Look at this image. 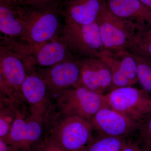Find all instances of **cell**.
<instances>
[{"label": "cell", "mask_w": 151, "mask_h": 151, "mask_svg": "<svg viewBox=\"0 0 151 151\" xmlns=\"http://www.w3.org/2000/svg\"><path fill=\"white\" fill-rule=\"evenodd\" d=\"M137 132L139 143L145 144L151 141V116L141 122Z\"/></svg>", "instance_id": "cell-22"}, {"label": "cell", "mask_w": 151, "mask_h": 151, "mask_svg": "<svg viewBox=\"0 0 151 151\" xmlns=\"http://www.w3.org/2000/svg\"><path fill=\"white\" fill-rule=\"evenodd\" d=\"M55 1H57L60 2L61 3L62 1L63 0H55Z\"/></svg>", "instance_id": "cell-30"}, {"label": "cell", "mask_w": 151, "mask_h": 151, "mask_svg": "<svg viewBox=\"0 0 151 151\" xmlns=\"http://www.w3.org/2000/svg\"><path fill=\"white\" fill-rule=\"evenodd\" d=\"M147 92L125 86L111 90L103 96L109 108L141 123L151 116V98Z\"/></svg>", "instance_id": "cell-6"}, {"label": "cell", "mask_w": 151, "mask_h": 151, "mask_svg": "<svg viewBox=\"0 0 151 151\" xmlns=\"http://www.w3.org/2000/svg\"><path fill=\"white\" fill-rule=\"evenodd\" d=\"M114 55L119 61L121 70L129 81L131 85L139 82L137 65L133 54L126 51Z\"/></svg>", "instance_id": "cell-18"}, {"label": "cell", "mask_w": 151, "mask_h": 151, "mask_svg": "<svg viewBox=\"0 0 151 151\" xmlns=\"http://www.w3.org/2000/svg\"><path fill=\"white\" fill-rule=\"evenodd\" d=\"M81 78L79 86L100 94L110 91L112 74L109 65L103 60L88 58L80 60Z\"/></svg>", "instance_id": "cell-9"}, {"label": "cell", "mask_w": 151, "mask_h": 151, "mask_svg": "<svg viewBox=\"0 0 151 151\" xmlns=\"http://www.w3.org/2000/svg\"><path fill=\"white\" fill-rule=\"evenodd\" d=\"M146 146V150L150 151L151 150V141L145 143Z\"/></svg>", "instance_id": "cell-29"}, {"label": "cell", "mask_w": 151, "mask_h": 151, "mask_svg": "<svg viewBox=\"0 0 151 151\" xmlns=\"http://www.w3.org/2000/svg\"><path fill=\"white\" fill-rule=\"evenodd\" d=\"M41 151H63L50 138H47Z\"/></svg>", "instance_id": "cell-23"}, {"label": "cell", "mask_w": 151, "mask_h": 151, "mask_svg": "<svg viewBox=\"0 0 151 151\" xmlns=\"http://www.w3.org/2000/svg\"><path fill=\"white\" fill-rule=\"evenodd\" d=\"M101 59L104 60L111 68L112 84L110 91L121 87L132 86L129 81L121 70L119 61L115 55L107 51Z\"/></svg>", "instance_id": "cell-17"}, {"label": "cell", "mask_w": 151, "mask_h": 151, "mask_svg": "<svg viewBox=\"0 0 151 151\" xmlns=\"http://www.w3.org/2000/svg\"><path fill=\"white\" fill-rule=\"evenodd\" d=\"M56 107L58 113L63 115L79 116L90 121L100 109L108 106L103 94L78 86L67 89L60 94Z\"/></svg>", "instance_id": "cell-5"}, {"label": "cell", "mask_w": 151, "mask_h": 151, "mask_svg": "<svg viewBox=\"0 0 151 151\" xmlns=\"http://www.w3.org/2000/svg\"><path fill=\"white\" fill-rule=\"evenodd\" d=\"M63 151H65L64 150H63Z\"/></svg>", "instance_id": "cell-31"}, {"label": "cell", "mask_w": 151, "mask_h": 151, "mask_svg": "<svg viewBox=\"0 0 151 151\" xmlns=\"http://www.w3.org/2000/svg\"><path fill=\"white\" fill-rule=\"evenodd\" d=\"M99 134L125 138L137 132L141 123L109 107L102 108L90 120Z\"/></svg>", "instance_id": "cell-8"}, {"label": "cell", "mask_w": 151, "mask_h": 151, "mask_svg": "<svg viewBox=\"0 0 151 151\" xmlns=\"http://www.w3.org/2000/svg\"><path fill=\"white\" fill-rule=\"evenodd\" d=\"M20 150L15 148L9 145L5 141L0 139V151H19Z\"/></svg>", "instance_id": "cell-25"}, {"label": "cell", "mask_w": 151, "mask_h": 151, "mask_svg": "<svg viewBox=\"0 0 151 151\" xmlns=\"http://www.w3.org/2000/svg\"><path fill=\"white\" fill-rule=\"evenodd\" d=\"M133 55L137 65L138 81L144 90L151 92V58Z\"/></svg>", "instance_id": "cell-20"}, {"label": "cell", "mask_w": 151, "mask_h": 151, "mask_svg": "<svg viewBox=\"0 0 151 151\" xmlns=\"http://www.w3.org/2000/svg\"><path fill=\"white\" fill-rule=\"evenodd\" d=\"M16 105L1 103L0 139L5 140L9 134L16 115Z\"/></svg>", "instance_id": "cell-19"}, {"label": "cell", "mask_w": 151, "mask_h": 151, "mask_svg": "<svg viewBox=\"0 0 151 151\" xmlns=\"http://www.w3.org/2000/svg\"><path fill=\"white\" fill-rule=\"evenodd\" d=\"M21 92L24 101L29 106L31 113L46 118L52 106L46 85L35 70L27 71Z\"/></svg>", "instance_id": "cell-11"}, {"label": "cell", "mask_w": 151, "mask_h": 151, "mask_svg": "<svg viewBox=\"0 0 151 151\" xmlns=\"http://www.w3.org/2000/svg\"><path fill=\"white\" fill-rule=\"evenodd\" d=\"M139 142H134L129 141L122 151H148L143 150L139 147Z\"/></svg>", "instance_id": "cell-24"}, {"label": "cell", "mask_w": 151, "mask_h": 151, "mask_svg": "<svg viewBox=\"0 0 151 151\" xmlns=\"http://www.w3.org/2000/svg\"><path fill=\"white\" fill-rule=\"evenodd\" d=\"M139 1L144 5L151 9V0H139Z\"/></svg>", "instance_id": "cell-28"}, {"label": "cell", "mask_w": 151, "mask_h": 151, "mask_svg": "<svg viewBox=\"0 0 151 151\" xmlns=\"http://www.w3.org/2000/svg\"><path fill=\"white\" fill-rule=\"evenodd\" d=\"M106 6L119 17L129 20L139 26L142 32L151 27V9L139 0H105Z\"/></svg>", "instance_id": "cell-13"}, {"label": "cell", "mask_w": 151, "mask_h": 151, "mask_svg": "<svg viewBox=\"0 0 151 151\" xmlns=\"http://www.w3.org/2000/svg\"><path fill=\"white\" fill-rule=\"evenodd\" d=\"M105 48L113 54L127 51L128 47L142 32L134 22L119 17L105 6L97 19Z\"/></svg>", "instance_id": "cell-4"}, {"label": "cell", "mask_w": 151, "mask_h": 151, "mask_svg": "<svg viewBox=\"0 0 151 151\" xmlns=\"http://www.w3.org/2000/svg\"><path fill=\"white\" fill-rule=\"evenodd\" d=\"M58 38L78 59H101L107 51L101 39L97 21L88 24L64 22Z\"/></svg>", "instance_id": "cell-3"}, {"label": "cell", "mask_w": 151, "mask_h": 151, "mask_svg": "<svg viewBox=\"0 0 151 151\" xmlns=\"http://www.w3.org/2000/svg\"><path fill=\"white\" fill-rule=\"evenodd\" d=\"M138 35L142 37L151 38V27L144 31L140 32Z\"/></svg>", "instance_id": "cell-27"}, {"label": "cell", "mask_w": 151, "mask_h": 151, "mask_svg": "<svg viewBox=\"0 0 151 151\" xmlns=\"http://www.w3.org/2000/svg\"><path fill=\"white\" fill-rule=\"evenodd\" d=\"M27 74L26 65L22 57L1 45L0 78L13 91L22 102L24 101L22 86Z\"/></svg>", "instance_id": "cell-10"}, {"label": "cell", "mask_w": 151, "mask_h": 151, "mask_svg": "<svg viewBox=\"0 0 151 151\" xmlns=\"http://www.w3.org/2000/svg\"><path fill=\"white\" fill-rule=\"evenodd\" d=\"M80 60L73 58L36 70L46 85L49 94L58 97L63 91L79 86Z\"/></svg>", "instance_id": "cell-7"}, {"label": "cell", "mask_w": 151, "mask_h": 151, "mask_svg": "<svg viewBox=\"0 0 151 151\" xmlns=\"http://www.w3.org/2000/svg\"><path fill=\"white\" fill-rule=\"evenodd\" d=\"M33 56L35 65L44 68L50 67L70 58H77L58 37L35 47Z\"/></svg>", "instance_id": "cell-15"}, {"label": "cell", "mask_w": 151, "mask_h": 151, "mask_svg": "<svg viewBox=\"0 0 151 151\" xmlns=\"http://www.w3.org/2000/svg\"><path fill=\"white\" fill-rule=\"evenodd\" d=\"M127 142L125 138L98 134L92 137L83 151H122Z\"/></svg>", "instance_id": "cell-16"}, {"label": "cell", "mask_w": 151, "mask_h": 151, "mask_svg": "<svg viewBox=\"0 0 151 151\" xmlns=\"http://www.w3.org/2000/svg\"><path fill=\"white\" fill-rule=\"evenodd\" d=\"M64 22L88 24L97 21L106 6L105 0H63L61 2Z\"/></svg>", "instance_id": "cell-12"}, {"label": "cell", "mask_w": 151, "mask_h": 151, "mask_svg": "<svg viewBox=\"0 0 151 151\" xmlns=\"http://www.w3.org/2000/svg\"><path fill=\"white\" fill-rule=\"evenodd\" d=\"M127 51L135 55L151 58V38L142 37L138 35Z\"/></svg>", "instance_id": "cell-21"}, {"label": "cell", "mask_w": 151, "mask_h": 151, "mask_svg": "<svg viewBox=\"0 0 151 151\" xmlns=\"http://www.w3.org/2000/svg\"><path fill=\"white\" fill-rule=\"evenodd\" d=\"M17 4L26 27V41L33 47L58 37L63 27L61 3L52 0L34 4Z\"/></svg>", "instance_id": "cell-1"}, {"label": "cell", "mask_w": 151, "mask_h": 151, "mask_svg": "<svg viewBox=\"0 0 151 151\" xmlns=\"http://www.w3.org/2000/svg\"><path fill=\"white\" fill-rule=\"evenodd\" d=\"M18 4L22 5H30L44 2L52 0H13ZM55 1V0H54Z\"/></svg>", "instance_id": "cell-26"}, {"label": "cell", "mask_w": 151, "mask_h": 151, "mask_svg": "<svg viewBox=\"0 0 151 151\" xmlns=\"http://www.w3.org/2000/svg\"><path fill=\"white\" fill-rule=\"evenodd\" d=\"M0 31L5 37L26 41V27L13 0H0Z\"/></svg>", "instance_id": "cell-14"}, {"label": "cell", "mask_w": 151, "mask_h": 151, "mask_svg": "<svg viewBox=\"0 0 151 151\" xmlns=\"http://www.w3.org/2000/svg\"><path fill=\"white\" fill-rule=\"evenodd\" d=\"M45 123L48 125L49 137L65 151H83L93 137L90 121L79 116L51 111Z\"/></svg>", "instance_id": "cell-2"}]
</instances>
